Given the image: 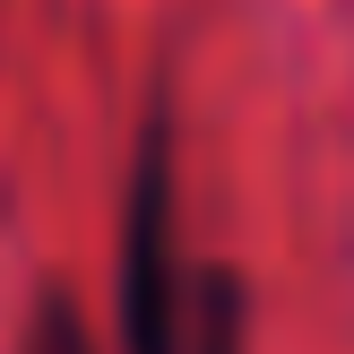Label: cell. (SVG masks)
<instances>
[{"instance_id":"1","label":"cell","mask_w":354,"mask_h":354,"mask_svg":"<svg viewBox=\"0 0 354 354\" xmlns=\"http://www.w3.org/2000/svg\"><path fill=\"white\" fill-rule=\"evenodd\" d=\"M121 354H225V277H182L173 130L147 121L121 216Z\"/></svg>"},{"instance_id":"2","label":"cell","mask_w":354,"mask_h":354,"mask_svg":"<svg viewBox=\"0 0 354 354\" xmlns=\"http://www.w3.org/2000/svg\"><path fill=\"white\" fill-rule=\"evenodd\" d=\"M26 354H95V337H86V320H78V303H69V294H52V303L35 311Z\"/></svg>"}]
</instances>
